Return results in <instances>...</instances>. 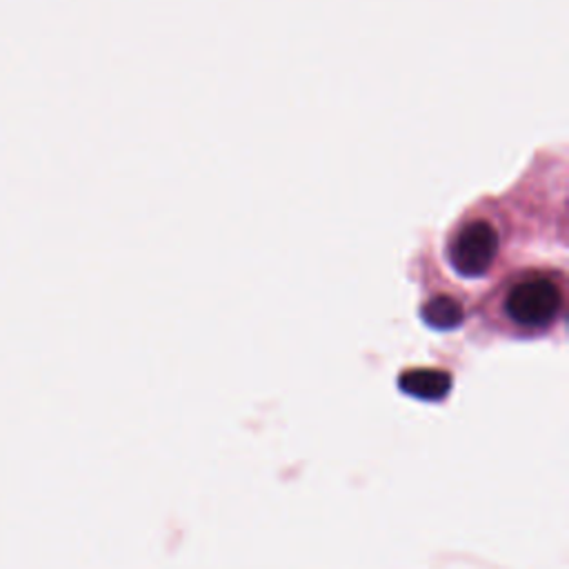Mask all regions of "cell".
Here are the masks:
<instances>
[{"label": "cell", "mask_w": 569, "mask_h": 569, "mask_svg": "<svg viewBox=\"0 0 569 569\" xmlns=\"http://www.w3.org/2000/svg\"><path fill=\"white\" fill-rule=\"evenodd\" d=\"M562 309V291L549 276L531 273L513 282L505 298L507 316L525 329H542Z\"/></svg>", "instance_id": "obj_1"}, {"label": "cell", "mask_w": 569, "mask_h": 569, "mask_svg": "<svg viewBox=\"0 0 569 569\" xmlns=\"http://www.w3.org/2000/svg\"><path fill=\"white\" fill-rule=\"evenodd\" d=\"M498 253V231L487 220L462 224L449 242V262L465 278H478L489 271Z\"/></svg>", "instance_id": "obj_2"}, {"label": "cell", "mask_w": 569, "mask_h": 569, "mask_svg": "<svg viewBox=\"0 0 569 569\" xmlns=\"http://www.w3.org/2000/svg\"><path fill=\"white\" fill-rule=\"evenodd\" d=\"M398 385L405 393L420 398V400H440L451 389V376L442 369L433 367H418L407 369L400 373Z\"/></svg>", "instance_id": "obj_3"}, {"label": "cell", "mask_w": 569, "mask_h": 569, "mask_svg": "<svg viewBox=\"0 0 569 569\" xmlns=\"http://www.w3.org/2000/svg\"><path fill=\"white\" fill-rule=\"evenodd\" d=\"M420 316L422 320L431 327V329H438V331H449V329H456L462 318H465V311H462V305L451 298V296H433L429 298L422 309H420Z\"/></svg>", "instance_id": "obj_4"}]
</instances>
